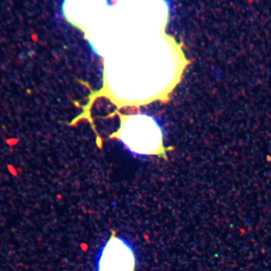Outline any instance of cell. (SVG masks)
Segmentation results:
<instances>
[{"label":"cell","mask_w":271,"mask_h":271,"mask_svg":"<svg viewBox=\"0 0 271 271\" xmlns=\"http://www.w3.org/2000/svg\"><path fill=\"white\" fill-rule=\"evenodd\" d=\"M122 123L121 139L138 154H164L161 130L155 121L144 115L126 117Z\"/></svg>","instance_id":"1"},{"label":"cell","mask_w":271,"mask_h":271,"mask_svg":"<svg viewBox=\"0 0 271 271\" xmlns=\"http://www.w3.org/2000/svg\"><path fill=\"white\" fill-rule=\"evenodd\" d=\"M136 257L127 241L118 237L112 230L109 240L101 249L97 261V271H134Z\"/></svg>","instance_id":"2"}]
</instances>
